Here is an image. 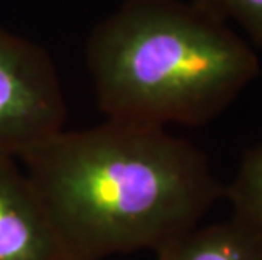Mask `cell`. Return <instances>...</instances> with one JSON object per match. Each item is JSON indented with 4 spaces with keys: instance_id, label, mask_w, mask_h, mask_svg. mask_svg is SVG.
<instances>
[{
    "instance_id": "obj_6",
    "label": "cell",
    "mask_w": 262,
    "mask_h": 260,
    "mask_svg": "<svg viewBox=\"0 0 262 260\" xmlns=\"http://www.w3.org/2000/svg\"><path fill=\"white\" fill-rule=\"evenodd\" d=\"M233 217L241 218L262 237V144L244 154L235 179L225 187Z\"/></svg>"
},
{
    "instance_id": "obj_5",
    "label": "cell",
    "mask_w": 262,
    "mask_h": 260,
    "mask_svg": "<svg viewBox=\"0 0 262 260\" xmlns=\"http://www.w3.org/2000/svg\"><path fill=\"white\" fill-rule=\"evenodd\" d=\"M158 260H262V237L232 215L166 243L158 250Z\"/></svg>"
},
{
    "instance_id": "obj_2",
    "label": "cell",
    "mask_w": 262,
    "mask_h": 260,
    "mask_svg": "<svg viewBox=\"0 0 262 260\" xmlns=\"http://www.w3.org/2000/svg\"><path fill=\"white\" fill-rule=\"evenodd\" d=\"M86 64L108 120L203 125L259 75L252 46L194 2L127 0L92 31Z\"/></svg>"
},
{
    "instance_id": "obj_7",
    "label": "cell",
    "mask_w": 262,
    "mask_h": 260,
    "mask_svg": "<svg viewBox=\"0 0 262 260\" xmlns=\"http://www.w3.org/2000/svg\"><path fill=\"white\" fill-rule=\"evenodd\" d=\"M213 17L237 24L255 46L262 48V0H191Z\"/></svg>"
},
{
    "instance_id": "obj_3",
    "label": "cell",
    "mask_w": 262,
    "mask_h": 260,
    "mask_svg": "<svg viewBox=\"0 0 262 260\" xmlns=\"http://www.w3.org/2000/svg\"><path fill=\"white\" fill-rule=\"evenodd\" d=\"M66 103L51 56L0 27V152L17 159L63 130Z\"/></svg>"
},
{
    "instance_id": "obj_4",
    "label": "cell",
    "mask_w": 262,
    "mask_h": 260,
    "mask_svg": "<svg viewBox=\"0 0 262 260\" xmlns=\"http://www.w3.org/2000/svg\"><path fill=\"white\" fill-rule=\"evenodd\" d=\"M0 260H63L49 217L15 157L0 152Z\"/></svg>"
},
{
    "instance_id": "obj_1",
    "label": "cell",
    "mask_w": 262,
    "mask_h": 260,
    "mask_svg": "<svg viewBox=\"0 0 262 260\" xmlns=\"http://www.w3.org/2000/svg\"><path fill=\"white\" fill-rule=\"evenodd\" d=\"M17 159L63 260L158 252L198 226L225 193L205 154L166 127L107 119L59 130Z\"/></svg>"
}]
</instances>
